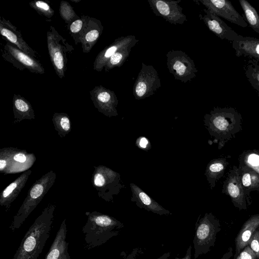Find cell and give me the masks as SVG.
Wrapping results in <instances>:
<instances>
[{
  "instance_id": "cell-15",
  "label": "cell",
  "mask_w": 259,
  "mask_h": 259,
  "mask_svg": "<svg viewBox=\"0 0 259 259\" xmlns=\"http://www.w3.org/2000/svg\"><path fill=\"white\" fill-rule=\"evenodd\" d=\"M103 30L101 22L90 17L80 40L82 51L89 53L97 42Z\"/></svg>"
},
{
  "instance_id": "cell-24",
  "label": "cell",
  "mask_w": 259,
  "mask_h": 259,
  "mask_svg": "<svg viewBox=\"0 0 259 259\" xmlns=\"http://www.w3.org/2000/svg\"><path fill=\"white\" fill-rule=\"evenodd\" d=\"M59 13L61 18L68 24L80 18L70 4L65 1H62L60 3Z\"/></svg>"
},
{
  "instance_id": "cell-43",
  "label": "cell",
  "mask_w": 259,
  "mask_h": 259,
  "mask_svg": "<svg viewBox=\"0 0 259 259\" xmlns=\"http://www.w3.org/2000/svg\"><path fill=\"white\" fill-rule=\"evenodd\" d=\"M6 165V161L5 160H0V169L3 170Z\"/></svg>"
},
{
  "instance_id": "cell-1",
  "label": "cell",
  "mask_w": 259,
  "mask_h": 259,
  "mask_svg": "<svg viewBox=\"0 0 259 259\" xmlns=\"http://www.w3.org/2000/svg\"><path fill=\"white\" fill-rule=\"evenodd\" d=\"M54 207L47 208L29 227L12 259H37L49 239Z\"/></svg>"
},
{
  "instance_id": "cell-3",
  "label": "cell",
  "mask_w": 259,
  "mask_h": 259,
  "mask_svg": "<svg viewBox=\"0 0 259 259\" xmlns=\"http://www.w3.org/2000/svg\"><path fill=\"white\" fill-rule=\"evenodd\" d=\"M221 229L219 221L211 213H206L202 218L199 216L195 223L193 240L194 259L207 253L214 246L217 234Z\"/></svg>"
},
{
  "instance_id": "cell-5",
  "label": "cell",
  "mask_w": 259,
  "mask_h": 259,
  "mask_svg": "<svg viewBox=\"0 0 259 259\" xmlns=\"http://www.w3.org/2000/svg\"><path fill=\"white\" fill-rule=\"evenodd\" d=\"M166 57L167 68L176 80L186 83L196 77L198 69L185 52L172 50L166 53Z\"/></svg>"
},
{
  "instance_id": "cell-20",
  "label": "cell",
  "mask_w": 259,
  "mask_h": 259,
  "mask_svg": "<svg viewBox=\"0 0 259 259\" xmlns=\"http://www.w3.org/2000/svg\"><path fill=\"white\" fill-rule=\"evenodd\" d=\"M239 3L251 28L259 33V15L255 9L247 1L239 0Z\"/></svg>"
},
{
  "instance_id": "cell-4",
  "label": "cell",
  "mask_w": 259,
  "mask_h": 259,
  "mask_svg": "<svg viewBox=\"0 0 259 259\" xmlns=\"http://www.w3.org/2000/svg\"><path fill=\"white\" fill-rule=\"evenodd\" d=\"M47 46L51 62L60 78L65 76L68 61L67 54L73 50L72 46L51 26L47 33Z\"/></svg>"
},
{
  "instance_id": "cell-21",
  "label": "cell",
  "mask_w": 259,
  "mask_h": 259,
  "mask_svg": "<svg viewBox=\"0 0 259 259\" xmlns=\"http://www.w3.org/2000/svg\"><path fill=\"white\" fill-rule=\"evenodd\" d=\"M134 46L120 49L116 52L108 60L104 69L108 72L115 67H120L128 58Z\"/></svg>"
},
{
  "instance_id": "cell-35",
  "label": "cell",
  "mask_w": 259,
  "mask_h": 259,
  "mask_svg": "<svg viewBox=\"0 0 259 259\" xmlns=\"http://www.w3.org/2000/svg\"><path fill=\"white\" fill-rule=\"evenodd\" d=\"M142 253L143 251L141 248L136 247L134 248L132 251L123 259H136L138 255Z\"/></svg>"
},
{
  "instance_id": "cell-23",
  "label": "cell",
  "mask_w": 259,
  "mask_h": 259,
  "mask_svg": "<svg viewBox=\"0 0 259 259\" xmlns=\"http://www.w3.org/2000/svg\"><path fill=\"white\" fill-rule=\"evenodd\" d=\"M15 113L21 116H29L33 114V109L28 101L20 95L15 94L13 100Z\"/></svg>"
},
{
  "instance_id": "cell-25",
  "label": "cell",
  "mask_w": 259,
  "mask_h": 259,
  "mask_svg": "<svg viewBox=\"0 0 259 259\" xmlns=\"http://www.w3.org/2000/svg\"><path fill=\"white\" fill-rule=\"evenodd\" d=\"M29 6L40 15L50 19L54 14V11L47 2L42 1H33L29 3Z\"/></svg>"
},
{
  "instance_id": "cell-9",
  "label": "cell",
  "mask_w": 259,
  "mask_h": 259,
  "mask_svg": "<svg viewBox=\"0 0 259 259\" xmlns=\"http://www.w3.org/2000/svg\"><path fill=\"white\" fill-rule=\"evenodd\" d=\"M195 2L201 3L210 12L232 23L242 27L248 26L243 17L228 0H197Z\"/></svg>"
},
{
  "instance_id": "cell-45",
  "label": "cell",
  "mask_w": 259,
  "mask_h": 259,
  "mask_svg": "<svg viewBox=\"0 0 259 259\" xmlns=\"http://www.w3.org/2000/svg\"><path fill=\"white\" fill-rule=\"evenodd\" d=\"M257 229H258V230H259V227H258V228Z\"/></svg>"
},
{
  "instance_id": "cell-42",
  "label": "cell",
  "mask_w": 259,
  "mask_h": 259,
  "mask_svg": "<svg viewBox=\"0 0 259 259\" xmlns=\"http://www.w3.org/2000/svg\"><path fill=\"white\" fill-rule=\"evenodd\" d=\"M170 256V252H166L163 254L160 257L157 258V259H168V257Z\"/></svg>"
},
{
  "instance_id": "cell-27",
  "label": "cell",
  "mask_w": 259,
  "mask_h": 259,
  "mask_svg": "<svg viewBox=\"0 0 259 259\" xmlns=\"http://www.w3.org/2000/svg\"><path fill=\"white\" fill-rule=\"evenodd\" d=\"M235 259H256V256L250 246L247 245L240 251Z\"/></svg>"
},
{
  "instance_id": "cell-32",
  "label": "cell",
  "mask_w": 259,
  "mask_h": 259,
  "mask_svg": "<svg viewBox=\"0 0 259 259\" xmlns=\"http://www.w3.org/2000/svg\"><path fill=\"white\" fill-rule=\"evenodd\" d=\"M230 195L233 198H236L239 195V189L234 183H229L227 187Z\"/></svg>"
},
{
  "instance_id": "cell-11",
  "label": "cell",
  "mask_w": 259,
  "mask_h": 259,
  "mask_svg": "<svg viewBox=\"0 0 259 259\" xmlns=\"http://www.w3.org/2000/svg\"><path fill=\"white\" fill-rule=\"evenodd\" d=\"M203 11L205 14L202 15L200 14L199 19L203 21L209 30L218 37L232 42L243 37V36L237 34L219 16L210 12L206 9H204Z\"/></svg>"
},
{
  "instance_id": "cell-28",
  "label": "cell",
  "mask_w": 259,
  "mask_h": 259,
  "mask_svg": "<svg viewBox=\"0 0 259 259\" xmlns=\"http://www.w3.org/2000/svg\"><path fill=\"white\" fill-rule=\"evenodd\" d=\"M135 144L139 148L145 151L151 148V144L148 139L143 136L138 138Z\"/></svg>"
},
{
  "instance_id": "cell-6",
  "label": "cell",
  "mask_w": 259,
  "mask_h": 259,
  "mask_svg": "<svg viewBox=\"0 0 259 259\" xmlns=\"http://www.w3.org/2000/svg\"><path fill=\"white\" fill-rule=\"evenodd\" d=\"M161 87V80L156 69L151 65L142 63V68L134 83L133 94L136 100L153 95Z\"/></svg>"
},
{
  "instance_id": "cell-10",
  "label": "cell",
  "mask_w": 259,
  "mask_h": 259,
  "mask_svg": "<svg viewBox=\"0 0 259 259\" xmlns=\"http://www.w3.org/2000/svg\"><path fill=\"white\" fill-rule=\"evenodd\" d=\"M95 107L107 116H117L118 100L113 91L102 85L96 86L89 92Z\"/></svg>"
},
{
  "instance_id": "cell-44",
  "label": "cell",
  "mask_w": 259,
  "mask_h": 259,
  "mask_svg": "<svg viewBox=\"0 0 259 259\" xmlns=\"http://www.w3.org/2000/svg\"><path fill=\"white\" fill-rule=\"evenodd\" d=\"M80 0H79V1H75V0H71V2H75V3H78L80 1Z\"/></svg>"
},
{
  "instance_id": "cell-12",
  "label": "cell",
  "mask_w": 259,
  "mask_h": 259,
  "mask_svg": "<svg viewBox=\"0 0 259 259\" xmlns=\"http://www.w3.org/2000/svg\"><path fill=\"white\" fill-rule=\"evenodd\" d=\"M139 41L135 35H132L117 38L111 44L106 47L97 55L93 63V69L97 71H101L109 59L116 52L126 47L135 46Z\"/></svg>"
},
{
  "instance_id": "cell-40",
  "label": "cell",
  "mask_w": 259,
  "mask_h": 259,
  "mask_svg": "<svg viewBox=\"0 0 259 259\" xmlns=\"http://www.w3.org/2000/svg\"><path fill=\"white\" fill-rule=\"evenodd\" d=\"M191 252L192 247L191 245H189L186 251V254L183 258H179L178 257H175L174 259H191Z\"/></svg>"
},
{
  "instance_id": "cell-7",
  "label": "cell",
  "mask_w": 259,
  "mask_h": 259,
  "mask_svg": "<svg viewBox=\"0 0 259 259\" xmlns=\"http://www.w3.org/2000/svg\"><path fill=\"white\" fill-rule=\"evenodd\" d=\"M2 56L5 60L20 70L27 69L31 73L40 74L45 72L42 65L35 58L8 40L4 46Z\"/></svg>"
},
{
  "instance_id": "cell-26",
  "label": "cell",
  "mask_w": 259,
  "mask_h": 259,
  "mask_svg": "<svg viewBox=\"0 0 259 259\" xmlns=\"http://www.w3.org/2000/svg\"><path fill=\"white\" fill-rule=\"evenodd\" d=\"M248 245L256 255V259H259V230L258 229L251 236Z\"/></svg>"
},
{
  "instance_id": "cell-2",
  "label": "cell",
  "mask_w": 259,
  "mask_h": 259,
  "mask_svg": "<svg viewBox=\"0 0 259 259\" xmlns=\"http://www.w3.org/2000/svg\"><path fill=\"white\" fill-rule=\"evenodd\" d=\"M88 220L82 231L84 236L85 247L90 249L105 243L118 235L124 224L115 218L94 211L87 212Z\"/></svg>"
},
{
  "instance_id": "cell-36",
  "label": "cell",
  "mask_w": 259,
  "mask_h": 259,
  "mask_svg": "<svg viewBox=\"0 0 259 259\" xmlns=\"http://www.w3.org/2000/svg\"><path fill=\"white\" fill-rule=\"evenodd\" d=\"M248 163L252 166L259 165V156L256 154H251L248 158Z\"/></svg>"
},
{
  "instance_id": "cell-38",
  "label": "cell",
  "mask_w": 259,
  "mask_h": 259,
  "mask_svg": "<svg viewBox=\"0 0 259 259\" xmlns=\"http://www.w3.org/2000/svg\"><path fill=\"white\" fill-rule=\"evenodd\" d=\"M233 248L232 247H230L226 252L220 259H230L233 256Z\"/></svg>"
},
{
  "instance_id": "cell-41",
  "label": "cell",
  "mask_w": 259,
  "mask_h": 259,
  "mask_svg": "<svg viewBox=\"0 0 259 259\" xmlns=\"http://www.w3.org/2000/svg\"><path fill=\"white\" fill-rule=\"evenodd\" d=\"M59 259H71L70 256L68 251V248L66 249L65 251L63 253Z\"/></svg>"
},
{
  "instance_id": "cell-34",
  "label": "cell",
  "mask_w": 259,
  "mask_h": 259,
  "mask_svg": "<svg viewBox=\"0 0 259 259\" xmlns=\"http://www.w3.org/2000/svg\"><path fill=\"white\" fill-rule=\"evenodd\" d=\"M17 184L16 182L11 183L9 186H8L5 190L3 191V197L6 198L8 197L13 191L17 187Z\"/></svg>"
},
{
  "instance_id": "cell-22",
  "label": "cell",
  "mask_w": 259,
  "mask_h": 259,
  "mask_svg": "<svg viewBox=\"0 0 259 259\" xmlns=\"http://www.w3.org/2000/svg\"><path fill=\"white\" fill-rule=\"evenodd\" d=\"M89 18V16L83 15L68 24V29L75 45L80 43L81 37Z\"/></svg>"
},
{
  "instance_id": "cell-19",
  "label": "cell",
  "mask_w": 259,
  "mask_h": 259,
  "mask_svg": "<svg viewBox=\"0 0 259 259\" xmlns=\"http://www.w3.org/2000/svg\"><path fill=\"white\" fill-rule=\"evenodd\" d=\"M244 69L248 81L259 94V62L249 59L244 66Z\"/></svg>"
},
{
  "instance_id": "cell-13",
  "label": "cell",
  "mask_w": 259,
  "mask_h": 259,
  "mask_svg": "<svg viewBox=\"0 0 259 259\" xmlns=\"http://www.w3.org/2000/svg\"><path fill=\"white\" fill-rule=\"evenodd\" d=\"M130 187L132 191L131 200L135 202L139 208L160 215L171 214L168 210L162 207L136 184L131 183Z\"/></svg>"
},
{
  "instance_id": "cell-16",
  "label": "cell",
  "mask_w": 259,
  "mask_h": 259,
  "mask_svg": "<svg viewBox=\"0 0 259 259\" xmlns=\"http://www.w3.org/2000/svg\"><path fill=\"white\" fill-rule=\"evenodd\" d=\"M232 48L237 57L243 56L259 62V39L250 36H243L232 42Z\"/></svg>"
},
{
  "instance_id": "cell-29",
  "label": "cell",
  "mask_w": 259,
  "mask_h": 259,
  "mask_svg": "<svg viewBox=\"0 0 259 259\" xmlns=\"http://www.w3.org/2000/svg\"><path fill=\"white\" fill-rule=\"evenodd\" d=\"M44 191L43 186L40 184L34 185L30 190V196L32 199H36L40 197Z\"/></svg>"
},
{
  "instance_id": "cell-39",
  "label": "cell",
  "mask_w": 259,
  "mask_h": 259,
  "mask_svg": "<svg viewBox=\"0 0 259 259\" xmlns=\"http://www.w3.org/2000/svg\"><path fill=\"white\" fill-rule=\"evenodd\" d=\"M14 159L17 161L22 163L26 160V156L23 154L19 153L14 156Z\"/></svg>"
},
{
  "instance_id": "cell-8",
  "label": "cell",
  "mask_w": 259,
  "mask_h": 259,
  "mask_svg": "<svg viewBox=\"0 0 259 259\" xmlns=\"http://www.w3.org/2000/svg\"><path fill=\"white\" fill-rule=\"evenodd\" d=\"M181 2V0L148 1L150 8L155 15L175 25H182L188 21L186 16L182 12V7L179 5Z\"/></svg>"
},
{
  "instance_id": "cell-30",
  "label": "cell",
  "mask_w": 259,
  "mask_h": 259,
  "mask_svg": "<svg viewBox=\"0 0 259 259\" xmlns=\"http://www.w3.org/2000/svg\"><path fill=\"white\" fill-rule=\"evenodd\" d=\"M60 118V123L62 128L67 131L70 127V121L66 115L64 114H58Z\"/></svg>"
},
{
  "instance_id": "cell-31",
  "label": "cell",
  "mask_w": 259,
  "mask_h": 259,
  "mask_svg": "<svg viewBox=\"0 0 259 259\" xmlns=\"http://www.w3.org/2000/svg\"><path fill=\"white\" fill-rule=\"evenodd\" d=\"M224 168L223 165L219 162L211 163L208 167V172L210 174H214L222 170Z\"/></svg>"
},
{
  "instance_id": "cell-17",
  "label": "cell",
  "mask_w": 259,
  "mask_h": 259,
  "mask_svg": "<svg viewBox=\"0 0 259 259\" xmlns=\"http://www.w3.org/2000/svg\"><path fill=\"white\" fill-rule=\"evenodd\" d=\"M258 227L259 215L252 217L243 225L235 239V253L234 259L248 245L250 239Z\"/></svg>"
},
{
  "instance_id": "cell-37",
  "label": "cell",
  "mask_w": 259,
  "mask_h": 259,
  "mask_svg": "<svg viewBox=\"0 0 259 259\" xmlns=\"http://www.w3.org/2000/svg\"><path fill=\"white\" fill-rule=\"evenodd\" d=\"M242 182L244 186H249L251 184L250 175L248 173L245 174L242 177Z\"/></svg>"
},
{
  "instance_id": "cell-33",
  "label": "cell",
  "mask_w": 259,
  "mask_h": 259,
  "mask_svg": "<svg viewBox=\"0 0 259 259\" xmlns=\"http://www.w3.org/2000/svg\"><path fill=\"white\" fill-rule=\"evenodd\" d=\"M106 181V177H105L102 174L97 173L95 175L94 178V183L98 187H103L105 185Z\"/></svg>"
},
{
  "instance_id": "cell-14",
  "label": "cell",
  "mask_w": 259,
  "mask_h": 259,
  "mask_svg": "<svg viewBox=\"0 0 259 259\" xmlns=\"http://www.w3.org/2000/svg\"><path fill=\"white\" fill-rule=\"evenodd\" d=\"M0 33L8 41L21 50L33 58L36 57V52L26 42L20 31L9 20L3 17H1L0 19Z\"/></svg>"
},
{
  "instance_id": "cell-18",
  "label": "cell",
  "mask_w": 259,
  "mask_h": 259,
  "mask_svg": "<svg viewBox=\"0 0 259 259\" xmlns=\"http://www.w3.org/2000/svg\"><path fill=\"white\" fill-rule=\"evenodd\" d=\"M66 234L67 227L65 219L61 223L45 259H59L66 249L68 248L69 243L66 240Z\"/></svg>"
}]
</instances>
